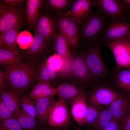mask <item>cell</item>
Masks as SVG:
<instances>
[{"label": "cell", "instance_id": "obj_1", "mask_svg": "<svg viewBox=\"0 0 130 130\" xmlns=\"http://www.w3.org/2000/svg\"><path fill=\"white\" fill-rule=\"evenodd\" d=\"M35 60L4 68L7 88L21 95L32 88L36 81L38 67Z\"/></svg>", "mask_w": 130, "mask_h": 130}, {"label": "cell", "instance_id": "obj_2", "mask_svg": "<svg viewBox=\"0 0 130 130\" xmlns=\"http://www.w3.org/2000/svg\"><path fill=\"white\" fill-rule=\"evenodd\" d=\"M103 45L101 40L95 42L83 55L88 69L98 82L108 80L111 72L102 57L101 50Z\"/></svg>", "mask_w": 130, "mask_h": 130}, {"label": "cell", "instance_id": "obj_3", "mask_svg": "<svg viewBox=\"0 0 130 130\" xmlns=\"http://www.w3.org/2000/svg\"><path fill=\"white\" fill-rule=\"evenodd\" d=\"M80 35L84 40L95 42L100 40L105 22L100 13L91 9L81 21Z\"/></svg>", "mask_w": 130, "mask_h": 130}, {"label": "cell", "instance_id": "obj_4", "mask_svg": "<svg viewBox=\"0 0 130 130\" xmlns=\"http://www.w3.org/2000/svg\"><path fill=\"white\" fill-rule=\"evenodd\" d=\"M111 51L116 62L115 68L130 70V37L111 41L103 42Z\"/></svg>", "mask_w": 130, "mask_h": 130}, {"label": "cell", "instance_id": "obj_5", "mask_svg": "<svg viewBox=\"0 0 130 130\" xmlns=\"http://www.w3.org/2000/svg\"><path fill=\"white\" fill-rule=\"evenodd\" d=\"M58 30L62 33L69 47L75 50L78 43L80 24L62 12L57 14Z\"/></svg>", "mask_w": 130, "mask_h": 130}, {"label": "cell", "instance_id": "obj_6", "mask_svg": "<svg viewBox=\"0 0 130 130\" xmlns=\"http://www.w3.org/2000/svg\"><path fill=\"white\" fill-rule=\"evenodd\" d=\"M23 17L22 11L20 8L0 3V34L12 29L20 28Z\"/></svg>", "mask_w": 130, "mask_h": 130}, {"label": "cell", "instance_id": "obj_7", "mask_svg": "<svg viewBox=\"0 0 130 130\" xmlns=\"http://www.w3.org/2000/svg\"><path fill=\"white\" fill-rule=\"evenodd\" d=\"M107 81L99 82V85L95 88L90 96V104L97 107L110 104L121 95L107 84Z\"/></svg>", "mask_w": 130, "mask_h": 130}, {"label": "cell", "instance_id": "obj_8", "mask_svg": "<svg viewBox=\"0 0 130 130\" xmlns=\"http://www.w3.org/2000/svg\"><path fill=\"white\" fill-rule=\"evenodd\" d=\"M67 106L61 99H58L54 103L48 117V123L50 127L64 128L69 124L71 115Z\"/></svg>", "mask_w": 130, "mask_h": 130}, {"label": "cell", "instance_id": "obj_9", "mask_svg": "<svg viewBox=\"0 0 130 130\" xmlns=\"http://www.w3.org/2000/svg\"><path fill=\"white\" fill-rule=\"evenodd\" d=\"M91 6L96 7L99 12L113 20L126 19L128 13L120 0H94Z\"/></svg>", "mask_w": 130, "mask_h": 130}, {"label": "cell", "instance_id": "obj_10", "mask_svg": "<svg viewBox=\"0 0 130 130\" xmlns=\"http://www.w3.org/2000/svg\"><path fill=\"white\" fill-rule=\"evenodd\" d=\"M126 19L113 20L104 29L100 38L104 41L117 40L130 35V23Z\"/></svg>", "mask_w": 130, "mask_h": 130}, {"label": "cell", "instance_id": "obj_11", "mask_svg": "<svg viewBox=\"0 0 130 130\" xmlns=\"http://www.w3.org/2000/svg\"><path fill=\"white\" fill-rule=\"evenodd\" d=\"M32 29L48 42L54 39L58 31L57 21L49 16L42 15L39 16Z\"/></svg>", "mask_w": 130, "mask_h": 130}, {"label": "cell", "instance_id": "obj_12", "mask_svg": "<svg viewBox=\"0 0 130 130\" xmlns=\"http://www.w3.org/2000/svg\"><path fill=\"white\" fill-rule=\"evenodd\" d=\"M109 108L112 118L119 124H122L130 112V97L121 94L111 103Z\"/></svg>", "mask_w": 130, "mask_h": 130}, {"label": "cell", "instance_id": "obj_13", "mask_svg": "<svg viewBox=\"0 0 130 130\" xmlns=\"http://www.w3.org/2000/svg\"><path fill=\"white\" fill-rule=\"evenodd\" d=\"M108 79L123 95L130 97V70L114 68Z\"/></svg>", "mask_w": 130, "mask_h": 130}, {"label": "cell", "instance_id": "obj_14", "mask_svg": "<svg viewBox=\"0 0 130 130\" xmlns=\"http://www.w3.org/2000/svg\"><path fill=\"white\" fill-rule=\"evenodd\" d=\"M33 100L36 110L39 128L49 126L48 122V115L51 108L56 101L54 96Z\"/></svg>", "mask_w": 130, "mask_h": 130}, {"label": "cell", "instance_id": "obj_15", "mask_svg": "<svg viewBox=\"0 0 130 130\" xmlns=\"http://www.w3.org/2000/svg\"><path fill=\"white\" fill-rule=\"evenodd\" d=\"M71 69L74 75L84 82H98L88 69L83 56L72 57Z\"/></svg>", "mask_w": 130, "mask_h": 130}, {"label": "cell", "instance_id": "obj_16", "mask_svg": "<svg viewBox=\"0 0 130 130\" xmlns=\"http://www.w3.org/2000/svg\"><path fill=\"white\" fill-rule=\"evenodd\" d=\"M86 96L83 93L78 96L71 104L70 113L74 119L80 126L84 124L87 106Z\"/></svg>", "mask_w": 130, "mask_h": 130}, {"label": "cell", "instance_id": "obj_17", "mask_svg": "<svg viewBox=\"0 0 130 130\" xmlns=\"http://www.w3.org/2000/svg\"><path fill=\"white\" fill-rule=\"evenodd\" d=\"M34 37L33 42L30 47L24 51L23 56L30 59L35 60L44 52L47 42L41 35L33 29Z\"/></svg>", "mask_w": 130, "mask_h": 130}, {"label": "cell", "instance_id": "obj_18", "mask_svg": "<svg viewBox=\"0 0 130 130\" xmlns=\"http://www.w3.org/2000/svg\"><path fill=\"white\" fill-rule=\"evenodd\" d=\"M91 6V1L90 0H75L66 15L81 24L82 20L90 11Z\"/></svg>", "mask_w": 130, "mask_h": 130}, {"label": "cell", "instance_id": "obj_19", "mask_svg": "<svg viewBox=\"0 0 130 130\" xmlns=\"http://www.w3.org/2000/svg\"><path fill=\"white\" fill-rule=\"evenodd\" d=\"M57 88L59 99L63 100L67 105L71 104L79 95L84 93L83 91L72 84H64L59 85Z\"/></svg>", "mask_w": 130, "mask_h": 130}, {"label": "cell", "instance_id": "obj_20", "mask_svg": "<svg viewBox=\"0 0 130 130\" xmlns=\"http://www.w3.org/2000/svg\"><path fill=\"white\" fill-rule=\"evenodd\" d=\"M57 91V88L52 86L49 83L39 81L33 86L29 95L32 99H37L54 96Z\"/></svg>", "mask_w": 130, "mask_h": 130}, {"label": "cell", "instance_id": "obj_21", "mask_svg": "<svg viewBox=\"0 0 130 130\" xmlns=\"http://www.w3.org/2000/svg\"><path fill=\"white\" fill-rule=\"evenodd\" d=\"M20 95L11 89L0 88V97L8 107L15 117L20 108Z\"/></svg>", "mask_w": 130, "mask_h": 130}, {"label": "cell", "instance_id": "obj_22", "mask_svg": "<svg viewBox=\"0 0 130 130\" xmlns=\"http://www.w3.org/2000/svg\"><path fill=\"white\" fill-rule=\"evenodd\" d=\"M20 28H14L0 35V47H3L9 51L18 53L16 39Z\"/></svg>", "mask_w": 130, "mask_h": 130}, {"label": "cell", "instance_id": "obj_23", "mask_svg": "<svg viewBox=\"0 0 130 130\" xmlns=\"http://www.w3.org/2000/svg\"><path fill=\"white\" fill-rule=\"evenodd\" d=\"M26 13L27 22L30 29H32L40 16L39 10L43 0H26Z\"/></svg>", "mask_w": 130, "mask_h": 130}, {"label": "cell", "instance_id": "obj_24", "mask_svg": "<svg viewBox=\"0 0 130 130\" xmlns=\"http://www.w3.org/2000/svg\"><path fill=\"white\" fill-rule=\"evenodd\" d=\"M54 39L56 53L60 56L64 60L71 59L72 56L69 46L61 31L58 30Z\"/></svg>", "mask_w": 130, "mask_h": 130}, {"label": "cell", "instance_id": "obj_25", "mask_svg": "<svg viewBox=\"0 0 130 130\" xmlns=\"http://www.w3.org/2000/svg\"><path fill=\"white\" fill-rule=\"evenodd\" d=\"M23 55L0 48V64L4 68L22 63Z\"/></svg>", "mask_w": 130, "mask_h": 130}, {"label": "cell", "instance_id": "obj_26", "mask_svg": "<svg viewBox=\"0 0 130 130\" xmlns=\"http://www.w3.org/2000/svg\"><path fill=\"white\" fill-rule=\"evenodd\" d=\"M15 118L23 130H39V124L36 119L22 108H20Z\"/></svg>", "mask_w": 130, "mask_h": 130}, {"label": "cell", "instance_id": "obj_27", "mask_svg": "<svg viewBox=\"0 0 130 130\" xmlns=\"http://www.w3.org/2000/svg\"><path fill=\"white\" fill-rule=\"evenodd\" d=\"M57 73L47 66L46 63H41L38 67L36 81L49 82L56 78Z\"/></svg>", "mask_w": 130, "mask_h": 130}, {"label": "cell", "instance_id": "obj_28", "mask_svg": "<svg viewBox=\"0 0 130 130\" xmlns=\"http://www.w3.org/2000/svg\"><path fill=\"white\" fill-rule=\"evenodd\" d=\"M112 118L109 108L102 110L97 119L91 126L94 130H103Z\"/></svg>", "mask_w": 130, "mask_h": 130}, {"label": "cell", "instance_id": "obj_29", "mask_svg": "<svg viewBox=\"0 0 130 130\" xmlns=\"http://www.w3.org/2000/svg\"><path fill=\"white\" fill-rule=\"evenodd\" d=\"M75 0H48L46 3L49 8L58 13L71 8Z\"/></svg>", "mask_w": 130, "mask_h": 130}, {"label": "cell", "instance_id": "obj_30", "mask_svg": "<svg viewBox=\"0 0 130 130\" xmlns=\"http://www.w3.org/2000/svg\"><path fill=\"white\" fill-rule=\"evenodd\" d=\"M20 106L28 114L36 119V111L33 101L25 93L20 96Z\"/></svg>", "mask_w": 130, "mask_h": 130}, {"label": "cell", "instance_id": "obj_31", "mask_svg": "<svg viewBox=\"0 0 130 130\" xmlns=\"http://www.w3.org/2000/svg\"><path fill=\"white\" fill-rule=\"evenodd\" d=\"M34 37L29 32L23 31L19 33L16 39L17 45L21 49L26 50L31 46Z\"/></svg>", "mask_w": 130, "mask_h": 130}, {"label": "cell", "instance_id": "obj_32", "mask_svg": "<svg viewBox=\"0 0 130 130\" xmlns=\"http://www.w3.org/2000/svg\"><path fill=\"white\" fill-rule=\"evenodd\" d=\"M101 107L90 104L87 106L85 114L84 124L91 125L97 119L102 110Z\"/></svg>", "mask_w": 130, "mask_h": 130}, {"label": "cell", "instance_id": "obj_33", "mask_svg": "<svg viewBox=\"0 0 130 130\" xmlns=\"http://www.w3.org/2000/svg\"><path fill=\"white\" fill-rule=\"evenodd\" d=\"M64 62L63 58L59 55L55 53L50 57L45 63L47 66L57 73L61 69Z\"/></svg>", "mask_w": 130, "mask_h": 130}, {"label": "cell", "instance_id": "obj_34", "mask_svg": "<svg viewBox=\"0 0 130 130\" xmlns=\"http://www.w3.org/2000/svg\"><path fill=\"white\" fill-rule=\"evenodd\" d=\"M0 129L2 130H22L15 117H12L0 122Z\"/></svg>", "mask_w": 130, "mask_h": 130}, {"label": "cell", "instance_id": "obj_35", "mask_svg": "<svg viewBox=\"0 0 130 130\" xmlns=\"http://www.w3.org/2000/svg\"><path fill=\"white\" fill-rule=\"evenodd\" d=\"M12 117H14L3 100L0 97V122Z\"/></svg>", "mask_w": 130, "mask_h": 130}, {"label": "cell", "instance_id": "obj_36", "mask_svg": "<svg viewBox=\"0 0 130 130\" xmlns=\"http://www.w3.org/2000/svg\"><path fill=\"white\" fill-rule=\"evenodd\" d=\"M103 130H120L119 124L112 118Z\"/></svg>", "mask_w": 130, "mask_h": 130}, {"label": "cell", "instance_id": "obj_37", "mask_svg": "<svg viewBox=\"0 0 130 130\" xmlns=\"http://www.w3.org/2000/svg\"><path fill=\"white\" fill-rule=\"evenodd\" d=\"M7 81L6 76L3 70L0 71V88L6 89L7 88Z\"/></svg>", "mask_w": 130, "mask_h": 130}, {"label": "cell", "instance_id": "obj_38", "mask_svg": "<svg viewBox=\"0 0 130 130\" xmlns=\"http://www.w3.org/2000/svg\"><path fill=\"white\" fill-rule=\"evenodd\" d=\"M119 124L120 130H130V112L124 122Z\"/></svg>", "mask_w": 130, "mask_h": 130}, {"label": "cell", "instance_id": "obj_39", "mask_svg": "<svg viewBox=\"0 0 130 130\" xmlns=\"http://www.w3.org/2000/svg\"><path fill=\"white\" fill-rule=\"evenodd\" d=\"M3 3L11 6H16L20 5L24 1L23 0H4Z\"/></svg>", "mask_w": 130, "mask_h": 130}, {"label": "cell", "instance_id": "obj_40", "mask_svg": "<svg viewBox=\"0 0 130 130\" xmlns=\"http://www.w3.org/2000/svg\"><path fill=\"white\" fill-rule=\"evenodd\" d=\"M123 7L127 13H130V0H120Z\"/></svg>", "mask_w": 130, "mask_h": 130}, {"label": "cell", "instance_id": "obj_41", "mask_svg": "<svg viewBox=\"0 0 130 130\" xmlns=\"http://www.w3.org/2000/svg\"><path fill=\"white\" fill-rule=\"evenodd\" d=\"M64 128L52 127L48 126L44 128H39V130H64Z\"/></svg>", "mask_w": 130, "mask_h": 130}, {"label": "cell", "instance_id": "obj_42", "mask_svg": "<svg viewBox=\"0 0 130 130\" xmlns=\"http://www.w3.org/2000/svg\"><path fill=\"white\" fill-rule=\"evenodd\" d=\"M72 130H83L80 128L74 126H73V129Z\"/></svg>", "mask_w": 130, "mask_h": 130}, {"label": "cell", "instance_id": "obj_43", "mask_svg": "<svg viewBox=\"0 0 130 130\" xmlns=\"http://www.w3.org/2000/svg\"><path fill=\"white\" fill-rule=\"evenodd\" d=\"M128 14L130 15H129V16L127 15V16H129V18L128 19V20L127 21L130 23V13H128Z\"/></svg>", "mask_w": 130, "mask_h": 130}, {"label": "cell", "instance_id": "obj_44", "mask_svg": "<svg viewBox=\"0 0 130 130\" xmlns=\"http://www.w3.org/2000/svg\"><path fill=\"white\" fill-rule=\"evenodd\" d=\"M64 130H69L68 128V126L65 127L64 128Z\"/></svg>", "mask_w": 130, "mask_h": 130}, {"label": "cell", "instance_id": "obj_45", "mask_svg": "<svg viewBox=\"0 0 130 130\" xmlns=\"http://www.w3.org/2000/svg\"><path fill=\"white\" fill-rule=\"evenodd\" d=\"M0 130H2L0 129Z\"/></svg>", "mask_w": 130, "mask_h": 130}, {"label": "cell", "instance_id": "obj_46", "mask_svg": "<svg viewBox=\"0 0 130 130\" xmlns=\"http://www.w3.org/2000/svg\"><path fill=\"white\" fill-rule=\"evenodd\" d=\"M130 37V35L129 36Z\"/></svg>", "mask_w": 130, "mask_h": 130}]
</instances>
